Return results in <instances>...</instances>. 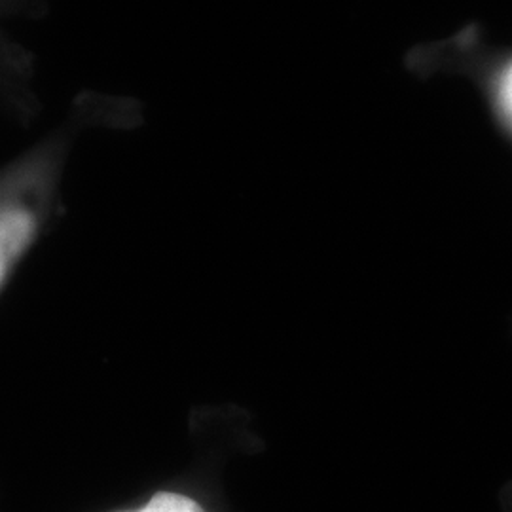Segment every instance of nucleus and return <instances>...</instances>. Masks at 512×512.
<instances>
[{
    "instance_id": "nucleus-1",
    "label": "nucleus",
    "mask_w": 512,
    "mask_h": 512,
    "mask_svg": "<svg viewBox=\"0 0 512 512\" xmlns=\"http://www.w3.org/2000/svg\"><path fill=\"white\" fill-rule=\"evenodd\" d=\"M37 234V217L23 205L0 207V289Z\"/></svg>"
},
{
    "instance_id": "nucleus-2",
    "label": "nucleus",
    "mask_w": 512,
    "mask_h": 512,
    "mask_svg": "<svg viewBox=\"0 0 512 512\" xmlns=\"http://www.w3.org/2000/svg\"><path fill=\"white\" fill-rule=\"evenodd\" d=\"M118 512H207L200 505V501H196L190 495L181 494V492H156L148 499L145 505L137 507V509H129V511Z\"/></svg>"
},
{
    "instance_id": "nucleus-3",
    "label": "nucleus",
    "mask_w": 512,
    "mask_h": 512,
    "mask_svg": "<svg viewBox=\"0 0 512 512\" xmlns=\"http://www.w3.org/2000/svg\"><path fill=\"white\" fill-rule=\"evenodd\" d=\"M499 107L512 124V61L499 80Z\"/></svg>"
}]
</instances>
